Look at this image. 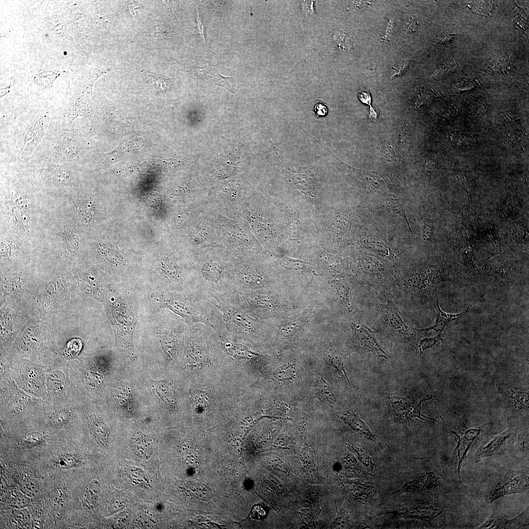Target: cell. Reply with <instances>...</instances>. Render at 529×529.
Here are the masks:
<instances>
[{
	"label": "cell",
	"instance_id": "obj_28",
	"mask_svg": "<svg viewBox=\"0 0 529 529\" xmlns=\"http://www.w3.org/2000/svg\"><path fill=\"white\" fill-rule=\"evenodd\" d=\"M306 318V316L303 315L282 324L279 331V337L287 339L295 336L301 330Z\"/></svg>",
	"mask_w": 529,
	"mask_h": 529
},
{
	"label": "cell",
	"instance_id": "obj_23",
	"mask_svg": "<svg viewBox=\"0 0 529 529\" xmlns=\"http://www.w3.org/2000/svg\"><path fill=\"white\" fill-rule=\"evenodd\" d=\"M314 388V397L328 404L336 403L337 398L332 386L322 377H316Z\"/></svg>",
	"mask_w": 529,
	"mask_h": 529
},
{
	"label": "cell",
	"instance_id": "obj_46",
	"mask_svg": "<svg viewBox=\"0 0 529 529\" xmlns=\"http://www.w3.org/2000/svg\"><path fill=\"white\" fill-rule=\"evenodd\" d=\"M334 40L337 46L343 49L349 50L351 47L349 37L342 30L334 33Z\"/></svg>",
	"mask_w": 529,
	"mask_h": 529
},
{
	"label": "cell",
	"instance_id": "obj_29",
	"mask_svg": "<svg viewBox=\"0 0 529 529\" xmlns=\"http://www.w3.org/2000/svg\"><path fill=\"white\" fill-rule=\"evenodd\" d=\"M83 347V341L82 338L74 337L69 339L66 342L63 349L62 354L64 358L65 364L66 361H70L78 359V356Z\"/></svg>",
	"mask_w": 529,
	"mask_h": 529
},
{
	"label": "cell",
	"instance_id": "obj_48",
	"mask_svg": "<svg viewBox=\"0 0 529 529\" xmlns=\"http://www.w3.org/2000/svg\"><path fill=\"white\" fill-rule=\"evenodd\" d=\"M442 338V332L436 337L432 338H426L420 341L418 347L420 351L431 348L440 343Z\"/></svg>",
	"mask_w": 529,
	"mask_h": 529
},
{
	"label": "cell",
	"instance_id": "obj_9",
	"mask_svg": "<svg viewBox=\"0 0 529 529\" xmlns=\"http://www.w3.org/2000/svg\"><path fill=\"white\" fill-rule=\"evenodd\" d=\"M529 488V476L523 472H511L494 485L487 495L489 503L505 495L522 493Z\"/></svg>",
	"mask_w": 529,
	"mask_h": 529
},
{
	"label": "cell",
	"instance_id": "obj_8",
	"mask_svg": "<svg viewBox=\"0 0 529 529\" xmlns=\"http://www.w3.org/2000/svg\"><path fill=\"white\" fill-rule=\"evenodd\" d=\"M85 403L81 405L82 418L85 420L89 433L96 443L101 448L107 446L110 431L109 427L97 408Z\"/></svg>",
	"mask_w": 529,
	"mask_h": 529
},
{
	"label": "cell",
	"instance_id": "obj_55",
	"mask_svg": "<svg viewBox=\"0 0 529 529\" xmlns=\"http://www.w3.org/2000/svg\"><path fill=\"white\" fill-rule=\"evenodd\" d=\"M409 66V64L408 62H405L401 66L395 69V73L390 76V79H393L404 74L408 70Z\"/></svg>",
	"mask_w": 529,
	"mask_h": 529
},
{
	"label": "cell",
	"instance_id": "obj_35",
	"mask_svg": "<svg viewBox=\"0 0 529 529\" xmlns=\"http://www.w3.org/2000/svg\"><path fill=\"white\" fill-rule=\"evenodd\" d=\"M295 374V366L288 363L278 367L273 373V377L279 382H286L293 379Z\"/></svg>",
	"mask_w": 529,
	"mask_h": 529
},
{
	"label": "cell",
	"instance_id": "obj_42",
	"mask_svg": "<svg viewBox=\"0 0 529 529\" xmlns=\"http://www.w3.org/2000/svg\"><path fill=\"white\" fill-rule=\"evenodd\" d=\"M14 518L16 521L24 528L30 527L31 518L29 512L24 508L14 509L13 511Z\"/></svg>",
	"mask_w": 529,
	"mask_h": 529
},
{
	"label": "cell",
	"instance_id": "obj_61",
	"mask_svg": "<svg viewBox=\"0 0 529 529\" xmlns=\"http://www.w3.org/2000/svg\"><path fill=\"white\" fill-rule=\"evenodd\" d=\"M370 114H369V118H370V119H373V120L377 119V114L376 112L375 111V110L372 108V107L371 106H370Z\"/></svg>",
	"mask_w": 529,
	"mask_h": 529
},
{
	"label": "cell",
	"instance_id": "obj_39",
	"mask_svg": "<svg viewBox=\"0 0 529 529\" xmlns=\"http://www.w3.org/2000/svg\"><path fill=\"white\" fill-rule=\"evenodd\" d=\"M20 487L22 493L29 498H32L38 493L40 485L37 480L28 479L22 482Z\"/></svg>",
	"mask_w": 529,
	"mask_h": 529
},
{
	"label": "cell",
	"instance_id": "obj_51",
	"mask_svg": "<svg viewBox=\"0 0 529 529\" xmlns=\"http://www.w3.org/2000/svg\"><path fill=\"white\" fill-rule=\"evenodd\" d=\"M267 514V511L265 507L260 505H255L251 511V517L256 520H262L264 519Z\"/></svg>",
	"mask_w": 529,
	"mask_h": 529
},
{
	"label": "cell",
	"instance_id": "obj_5",
	"mask_svg": "<svg viewBox=\"0 0 529 529\" xmlns=\"http://www.w3.org/2000/svg\"><path fill=\"white\" fill-rule=\"evenodd\" d=\"M45 401L54 406L82 404L72 385L65 365L48 367Z\"/></svg>",
	"mask_w": 529,
	"mask_h": 529
},
{
	"label": "cell",
	"instance_id": "obj_4",
	"mask_svg": "<svg viewBox=\"0 0 529 529\" xmlns=\"http://www.w3.org/2000/svg\"><path fill=\"white\" fill-rule=\"evenodd\" d=\"M48 367L26 360L12 361L10 379L25 393L45 401Z\"/></svg>",
	"mask_w": 529,
	"mask_h": 529
},
{
	"label": "cell",
	"instance_id": "obj_3",
	"mask_svg": "<svg viewBox=\"0 0 529 529\" xmlns=\"http://www.w3.org/2000/svg\"><path fill=\"white\" fill-rule=\"evenodd\" d=\"M37 180L42 189L59 203L69 201L79 190L77 173L71 168L56 163H45L37 172Z\"/></svg>",
	"mask_w": 529,
	"mask_h": 529
},
{
	"label": "cell",
	"instance_id": "obj_40",
	"mask_svg": "<svg viewBox=\"0 0 529 529\" xmlns=\"http://www.w3.org/2000/svg\"><path fill=\"white\" fill-rule=\"evenodd\" d=\"M399 145L403 148L408 149L410 142V133L408 126L402 120L398 123Z\"/></svg>",
	"mask_w": 529,
	"mask_h": 529
},
{
	"label": "cell",
	"instance_id": "obj_21",
	"mask_svg": "<svg viewBox=\"0 0 529 529\" xmlns=\"http://www.w3.org/2000/svg\"><path fill=\"white\" fill-rule=\"evenodd\" d=\"M222 310L226 320L230 323L247 330L253 331L255 330L254 320L240 310L230 306L222 307Z\"/></svg>",
	"mask_w": 529,
	"mask_h": 529
},
{
	"label": "cell",
	"instance_id": "obj_38",
	"mask_svg": "<svg viewBox=\"0 0 529 529\" xmlns=\"http://www.w3.org/2000/svg\"><path fill=\"white\" fill-rule=\"evenodd\" d=\"M382 204L384 205L385 206L391 208L401 216L404 219H405L409 225V229L411 230L409 221L406 216L405 211L399 202V199L396 196L394 195H388L384 199Z\"/></svg>",
	"mask_w": 529,
	"mask_h": 529
},
{
	"label": "cell",
	"instance_id": "obj_2",
	"mask_svg": "<svg viewBox=\"0 0 529 529\" xmlns=\"http://www.w3.org/2000/svg\"><path fill=\"white\" fill-rule=\"evenodd\" d=\"M109 313L117 346L125 354L135 357L133 334L138 318L135 303L129 296L120 291L111 298Z\"/></svg>",
	"mask_w": 529,
	"mask_h": 529
},
{
	"label": "cell",
	"instance_id": "obj_33",
	"mask_svg": "<svg viewBox=\"0 0 529 529\" xmlns=\"http://www.w3.org/2000/svg\"><path fill=\"white\" fill-rule=\"evenodd\" d=\"M100 248L103 251L105 256L111 263L116 266H121L125 264V259L120 251L110 243H99Z\"/></svg>",
	"mask_w": 529,
	"mask_h": 529
},
{
	"label": "cell",
	"instance_id": "obj_22",
	"mask_svg": "<svg viewBox=\"0 0 529 529\" xmlns=\"http://www.w3.org/2000/svg\"><path fill=\"white\" fill-rule=\"evenodd\" d=\"M157 334L165 354L168 357L173 356L176 350L177 337L175 332L170 328L159 325Z\"/></svg>",
	"mask_w": 529,
	"mask_h": 529
},
{
	"label": "cell",
	"instance_id": "obj_17",
	"mask_svg": "<svg viewBox=\"0 0 529 529\" xmlns=\"http://www.w3.org/2000/svg\"><path fill=\"white\" fill-rule=\"evenodd\" d=\"M514 432L508 430L496 436L479 448L475 454V460H479L484 457L503 453L511 441Z\"/></svg>",
	"mask_w": 529,
	"mask_h": 529
},
{
	"label": "cell",
	"instance_id": "obj_24",
	"mask_svg": "<svg viewBox=\"0 0 529 529\" xmlns=\"http://www.w3.org/2000/svg\"><path fill=\"white\" fill-rule=\"evenodd\" d=\"M342 420L354 431L375 441L376 438L369 428L361 418L347 412L341 416Z\"/></svg>",
	"mask_w": 529,
	"mask_h": 529
},
{
	"label": "cell",
	"instance_id": "obj_1",
	"mask_svg": "<svg viewBox=\"0 0 529 529\" xmlns=\"http://www.w3.org/2000/svg\"><path fill=\"white\" fill-rule=\"evenodd\" d=\"M49 206L21 185L10 186L1 194L0 228L30 245L35 243Z\"/></svg>",
	"mask_w": 529,
	"mask_h": 529
},
{
	"label": "cell",
	"instance_id": "obj_47",
	"mask_svg": "<svg viewBox=\"0 0 529 529\" xmlns=\"http://www.w3.org/2000/svg\"><path fill=\"white\" fill-rule=\"evenodd\" d=\"M29 497L23 493L14 497L10 503V505L14 509L25 508L29 504Z\"/></svg>",
	"mask_w": 529,
	"mask_h": 529
},
{
	"label": "cell",
	"instance_id": "obj_59",
	"mask_svg": "<svg viewBox=\"0 0 529 529\" xmlns=\"http://www.w3.org/2000/svg\"><path fill=\"white\" fill-rule=\"evenodd\" d=\"M99 488V483L96 481H92L89 485L90 492L92 495L97 494L98 492Z\"/></svg>",
	"mask_w": 529,
	"mask_h": 529
},
{
	"label": "cell",
	"instance_id": "obj_15",
	"mask_svg": "<svg viewBox=\"0 0 529 529\" xmlns=\"http://www.w3.org/2000/svg\"><path fill=\"white\" fill-rule=\"evenodd\" d=\"M445 510L440 505H421L400 509L396 514L406 518H414L427 522L430 525Z\"/></svg>",
	"mask_w": 529,
	"mask_h": 529
},
{
	"label": "cell",
	"instance_id": "obj_27",
	"mask_svg": "<svg viewBox=\"0 0 529 529\" xmlns=\"http://www.w3.org/2000/svg\"><path fill=\"white\" fill-rule=\"evenodd\" d=\"M324 355L326 361L332 366L348 383L350 381L348 377L346 367L337 352L332 348L325 347Z\"/></svg>",
	"mask_w": 529,
	"mask_h": 529
},
{
	"label": "cell",
	"instance_id": "obj_43",
	"mask_svg": "<svg viewBox=\"0 0 529 529\" xmlns=\"http://www.w3.org/2000/svg\"><path fill=\"white\" fill-rule=\"evenodd\" d=\"M352 448L357 452L360 459L368 471L373 472L374 470V463L369 455L364 449L358 445L353 444L352 445Z\"/></svg>",
	"mask_w": 529,
	"mask_h": 529
},
{
	"label": "cell",
	"instance_id": "obj_12",
	"mask_svg": "<svg viewBox=\"0 0 529 529\" xmlns=\"http://www.w3.org/2000/svg\"><path fill=\"white\" fill-rule=\"evenodd\" d=\"M52 144L53 155L57 161L72 162L77 161L81 154L80 143L74 135L64 133Z\"/></svg>",
	"mask_w": 529,
	"mask_h": 529
},
{
	"label": "cell",
	"instance_id": "obj_41",
	"mask_svg": "<svg viewBox=\"0 0 529 529\" xmlns=\"http://www.w3.org/2000/svg\"><path fill=\"white\" fill-rule=\"evenodd\" d=\"M144 76L148 80L150 87L155 91L163 92L167 89L168 87V82L161 79L159 76H156L150 72L145 73Z\"/></svg>",
	"mask_w": 529,
	"mask_h": 529
},
{
	"label": "cell",
	"instance_id": "obj_20",
	"mask_svg": "<svg viewBox=\"0 0 529 529\" xmlns=\"http://www.w3.org/2000/svg\"><path fill=\"white\" fill-rule=\"evenodd\" d=\"M144 145V142L142 139L135 138L128 141H125L120 144L112 152L103 154L108 164H112L114 162L120 160V158L123 157L125 155L130 154L135 152L139 150Z\"/></svg>",
	"mask_w": 529,
	"mask_h": 529
},
{
	"label": "cell",
	"instance_id": "obj_36",
	"mask_svg": "<svg viewBox=\"0 0 529 529\" xmlns=\"http://www.w3.org/2000/svg\"><path fill=\"white\" fill-rule=\"evenodd\" d=\"M225 347L229 354L235 359L251 358L258 356L242 345L227 343Z\"/></svg>",
	"mask_w": 529,
	"mask_h": 529
},
{
	"label": "cell",
	"instance_id": "obj_32",
	"mask_svg": "<svg viewBox=\"0 0 529 529\" xmlns=\"http://www.w3.org/2000/svg\"><path fill=\"white\" fill-rule=\"evenodd\" d=\"M82 462L81 456L72 453H65L58 456L53 461V464L60 469H67L79 466Z\"/></svg>",
	"mask_w": 529,
	"mask_h": 529
},
{
	"label": "cell",
	"instance_id": "obj_45",
	"mask_svg": "<svg viewBox=\"0 0 529 529\" xmlns=\"http://www.w3.org/2000/svg\"><path fill=\"white\" fill-rule=\"evenodd\" d=\"M240 281L246 286L258 287L262 285V277L251 272H244L240 275Z\"/></svg>",
	"mask_w": 529,
	"mask_h": 529
},
{
	"label": "cell",
	"instance_id": "obj_56",
	"mask_svg": "<svg viewBox=\"0 0 529 529\" xmlns=\"http://www.w3.org/2000/svg\"><path fill=\"white\" fill-rule=\"evenodd\" d=\"M335 287L341 296L342 297H345V298L348 299L349 297V288L348 286H346L345 284H340L338 282L337 283H336Z\"/></svg>",
	"mask_w": 529,
	"mask_h": 529
},
{
	"label": "cell",
	"instance_id": "obj_7",
	"mask_svg": "<svg viewBox=\"0 0 529 529\" xmlns=\"http://www.w3.org/2000/svg\"><path fill=\"white\" fill-rule=\"evenodd\" d=\"M45 403L42 399L31 396L18 388L8 402L0 408V418L15 421L28 419L32 421Z\"/></svg>",
	"mask_w": 529,
	"mask_h": 529
},
{
	"label": "cell",
	"instance_id": "obj_62",
	"mask_svg": "<svg viewBox=\"0 0 529 529\" xmlns=\"http://www.w3.org/2000/svg\"><path fill=\"white\" fill-rule=\"evenodd\" d=\"M334 468L335 470L338 471L340 469L341 465L340 464L336 463L334 465Z\"/></svg>",
	"mask_w": 529,
	"mask_h": 529
},
{
	"label": "cell",
	"instance_id": "obj_60",
	"mask_svg": "<svg viewBox=\"0 0 529 529\" xmlns=\"http://www.w3.org/2000/svg\"><path fill=\"white\" fill-rule=\"evenodd\" d=\"M454 35V34L446 35L444 37H442L441 39L436 41V42L439 44L444 43L446 42H448V40H451L452 39V37H453Z\"/></svg>",
	"mask_w": 529,
	"mask_h": 529
},
{
	"label": "cell",
	"instance_id": "obj_52",
	"mask_svg": "<svg viewBox=\"0 0 529 529\" xmlns=\"http://www.w3.org/2000/svg\"><path fill=\"white\" fill-rule=\"evenodd\" d=\"M313 3L314 1H313L308 0L302 1L301 2L303 11L307 19H309L311 16L313 15L314 12L313 8Z\"/></svg>",
	"mask_w": 529,
	"mask_h": 529
},
{
	"label": "cell",
	"instance_id": "obj_16",
	"mask_svg": "<svg viewBox=\"0 0 529 529\" xmlns=\"http://www.w3.org/2000/svg\"><path fill=\"white\" fill-rule=\"evenodd\" d=\"M441 478L433 471L421 473L414 479L406 483L402 489L397 492H412L431 490L439 487L442 484Z\"/></svg>",
	"mask_w": 529,
	"mask_h": 529
},
{
	"label": "cell",
	"instance_id": "obj_14",
	"mask_svg": "<svg viewBox=\"0 0 529 529\" xmlns=\"http://www.w3.org/2000/svg\"><path fill=\"white\" fill-rule=\"evenodd\" d=\"M480 433V429H470L464 431H459L457 433L452 432L455 434L457 445L453 457V462L455 464L458 477L461 480L460 470L462 463L465 458L470 446L474 440L478 436Z\"/></svg>",
	"mask_w": 529,
	"mask_h": 529
},
{
	"label": "cell",
	"instance_id": "obj_26",
	"mask_svg": "<svg viewBox=\"0 0 529 529\" xmlns=\"http://www.w3.org/2000/svg\"><path fill=\"white\" fill-rule=\"evenodd\" d=\"M436 304L437 307V316L435 324L427 328L426 330H433L438 332H442L445 326L451 321L457 320L462 317L468 312L469 307L463 312L458 314H450L444 312L440 309L438 304V300L436 295Z\"/></svg>",
	"mask_w": 529,
	"mask_h": 529
},
{
	"label": "cell",
	"instance_id": "obj_54",
	"mask_svg": "<svg viewBox=\"0 0 529 529\" xmlns=\"http://www.w3.org/2000/svg\"><path fill=\"white\" fill-rule=\"evenodd\" d=\"M383 155L385 160H394V155L392 146L388 144H385L383 146Z\"/></svg>",
	"mask_w": 529,
	"mask_h": 529
},
{
	"label": "cell",
	"instance_id": "obj_11",
	"mask_svg": "<svg viewBox=\"0 0 529 529\" xmlns=\"http://www.w3.org/2000/svg\"><path fill=\"white\" fill-rule=\"evenodd\" d=\"M432 396L427 398L413 400L409 397L393 396L388 400L390 412L396 419L400 420H409L414 418L424 420V418L433 420L425 416L421 413L422 403L430 399Z\"/></svg>",
	"mask_w": 529,
	"mask_h": 529
},
{
	"label": "cell",
	"instance_id": "obj_57",
	"mask_svg": "<svg viewBox=\"0 0 529 529\" xmlns=\"http://www.w3.org/2000/svg\"><path fill=\"white\" fill-rule=\"evenodd\" d=\"M393 23H394L393 19H390L388 20V22L387 27H386V28L385 33V34L384 36L383 37V38L382 39V42H384L386 43V42H388V41L390 40V38L391 35H392V30H393L392 29H393Z\"/></svg>",
	"mask_w": 529,
	"mask_h": 529
},
{
	"label": "cell",
	"instance_id": "obj_13",
	"mask_svg": "<svg viewBox=\"0 0 529 529\" xmlns=\"http://www.w3.org/2000/svg\"><path fill=\"white\" fill-rule=\"evenodd\" d=\"M48 120L44 116L34 120L25 128L22 138L21 153L23 156L29 155L40 143L45 134Z\"/></svg>",
	"mask_w": 529,
	"mask_h": 529
},
{
	"label": "cell",
	"instance_id": "obj_31",
	"mask_svg": "<svg viewBox=\"0 0 529 529\" xmlns=\"http://www.w3.org/2000/svg\"><path fill=\"white\" fill-rule=\"evenodd\" d=\"M520 516L514 519L508 520L503 516L494 514L490 517L482 525L479 527L480 529H505L509 528L511 526L515 524V522L519 520Z\"/></svg>",
	"mask_w": 529,
	"mask_h": 529
},
{
	"label": "cell",
	"instance_id": "obj_19",
	"mask_svg": "<svg viewBox=\"0 0 529 529\" xmlns=\"http://www.w3.org/2000/svg\"><path fill=\"white\" fill-rule=\"evenodd\" d=\"M381 312L384 320L405 337L413 338V334L404 323L394 305L391 302L381 305Z\"/></svg>",
	"mask_w": 529,
	"mask_h": 529
},
{
	"label": "cell",
	"instance_id": "obj_10",
	"mask_svg": "<svg viewBox=\"0 0 529 529\" xmlns=\"http://www.w3.org/2000/svg\"><path fill=\"white\" fill-rule=\"evenodd\" d=\"M151 297L159 308L170 310L183 318L189 325L197 322L207 323L191 306L180 299L171 297L160 291L152 293Z\"/></svg>",
	"mask_w": 529,
	"mask_h": 529
},
{
	"label": "cell",
	"instance_id": "obj_18",
	"mask_svg": "<svg viewBox=\"0 0 529 529\" xmlns=\"http://www.w3.org/2000/svg\"><path fill=\"white\" fill-rule=\"evenodd\" d=\"M353 329L356 340L360 346L378 357L388 359L387 355L380 346L373 332L364 325H355Z\"/></svg>",
	"mask_w": 529,
	"mask_h": 529
},
{
	"label": "cell",
	"instance_id": "obj_58",
	"mask_svg": "<svg viewBox=\"0 0 529 529\" xmlns=\"http://www.w3.org/2000/svg\"><path fill=\"white\" fill-rule=\"evenodd\" d=\"M359 98L361 102L371 106V97L370 95L366 92H361L359 94Z\"/></svg>",
	"mask_w": 529,
	"mask_h": 529
},
{
	"label": "cell",
	"instance_id": "obj_63",
	"mask_svg": "<svg viewBox=\"0 0 529 529\" xmlns=\"http://www.w3.org/2000/svg\"><path fill=\"white\" fill-rule=\"evenodd\" d=\"M64 54H67V52H64Z\"/></svg>",
	"mask_w": 529,
	"mask_h": 529
},
{
	"label": "cell",
	"instance_id": "obj_44",
	"mask_svg": "<svg viewBox=\"0 0 529 529\" xmlns=\"http://www.w3.org/2000/svg\"><path fill=\"white\" fill-rule=\"evenodd\" d=\"M247 300L250 305L255 307L269 308L272 306V301L266 296L253 295L250 296Z\"/></svg>",
	"mask_w": 529,
	"mask_h": 529
},
{
	"label": "cell",
	"instance_id": "obj_53",
	"mask_svg": "<svg viewBox=\"0 0 529 529\" xmlns=\"http://www.w3.org/2000/svg\"><path fill=\"white\" fill-rule=\"evenodd\" d=\"M417 25V23L412 17L409 18L405 26V34L409 35L414 33Z\"/></svg>",
	"mask_w": 529,
	"mask_h": 529
},
{
	"label": "cell",
	"instance_id": "obj_6",
	"mask_svg": "<svg viewBox=\"0 0 529 529\" xmlns=\"http://www.w3.org/2000/svg\"><path fill=\"white\" fill-rule=\"evenodd\" d=\"M81 405L54 406L46 402L32 421L50 430H63L77 423L82 417Z\"/></svg>",
	"mask_w": 529,
	"mask_h": 529
},
{
	"label": "cell",
	"instance_id": "obj_34",
	"mask_svg": "<svg viewBox=\"0 0 529 529\" xmlns=\"http://www.w3.org/2000/svg\"><path fill=\"white\" fill-rule=\"evenodd\" d=\"M18 390L12 381L0 382V408L5 405Z\"/></svg>",
	"mask_w": 529,
	"mask_h": 529
},
{
	"label": "cell",
	"instance_id": "obj_30",
	"mask_svg": "<svg viewBox=\"0 0 529 529\" xmlns=\"http://www.w3.org/2000/svg\"><path fill=\"white\" fill-rule=\"evenodd\" d=\"M132 441L135 454L139 457L147 459L151 456L152 446L147 436L141 433H136Z\"/></svg>",
	"mask_w": 529,
	"mask_h": 529
},
{
	"label": "cell",
	"instance_id": "obj_25",
	"mask_svg": "<svg viewBox=\"0 0 529 529\" xmlns=\"http://www.w3.org/2000/svg\"><path fill=\"white\" fill-rule=\"evenodd\" d=\"M158 267L162 275L166 279L178 280L180 277L179 268L175 259L171 256L164 257L160 261Z\"/></svg>",
	"mask_w": 529,
	"mask_h": 529
},
{
	"label": "cell",
	"instance_id": "obj_50",
	"mask_svg": "<svg viewBox=\"0 0 529 529\" xmlns=\"http://www.w3.org/2000/svg\"><path fill=\"white\" fill-rule=\"evenodd\" d=\"M313 111L318 118L323 117L328 114L329 109L325 102L318 100L313 106Z\"/></svg>",
	"mask_w": 529,
	"mask_h": 529
},
{
	"label": "cell",
	"instance_id": "obj_49",
	"mask_svg": "<svg viewBox=\"0 0 529 529\" xmlns=\"http://www.w3.org/2000/svg\"><path fill=\"white\" fill-rule=\"evenodd\" d=\"M301 460L305 466L311 468L314 464L313 454L311 448L306 447L303 449L300 454Z\"/></svg>",
	"mask_w": 529,
	"mask_h": 529
},
{
	"label": "cell",
	"instance_id": "obj_37",
	"mask_svg": "<svg viewBox=\"0 0 529 529\" xmlns=\"http://www.w3.org/2000/svg\"><path fill=\"white\" fill-rule=\"evenodd\" d=\"M221 266L215 262L207 263L203 267L202 272L204 276L209 281L217 282L222 274Z\"/></svg>",
	"mask_w": 529,
	"mask_h": 529
}]
</instances>
